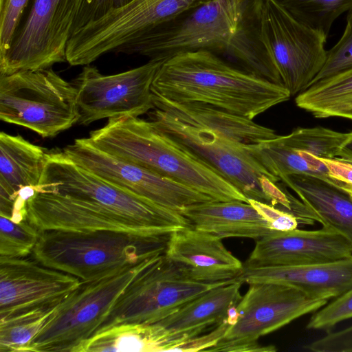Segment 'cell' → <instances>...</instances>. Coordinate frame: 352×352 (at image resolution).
<instances>
[{
  "label": "cell",
  "mask_w": 352,
  "mask_h": 352,
  "mask_svg": "<svg viewBox=\"0 0 352 352\" xmlns=\"http://www.w3.org/2000/svg\"><path fill=\"white\" fill-rule=\"evenodd\" d=\"M151 89L154 96L167 101L205 104L252 120L292 97L283 85L247 72L204 50L165 60Z\"/></svg>",
  "instance_id": "cell-1"
},
{
  "label": "cell",
  "mask_w": 352,
  "mask_h": 352,
  "mask_svg": "<svg viewBox=\"0 0 352 352\" xmlns=\"http://www.w3.org/2000/svg\"><path fill=\"white\" fill-rule=\"evenodd\" d=\"M102 151L173 178L214 201L248 199L211 166L173 140L151 120L122 116L89 133Z\"/></svg>",
  "instance_id": "cell-2"
},
{
  "label": "cell",
  "mask_w": 352,
  "mask_h": 352,
  "mask_svg": "<svg viewBox=\"0 0 352 352\" xmlns=\"http://www.w3.org/2000/svg\"><path fill=\"white\" fill-rule=\"evenodd\" d=\"M170 234L46 230L32 254L44 266L90 281L164 253Z\"/></svg>",
  "instance_id": "cell-3"
},
{
  "label": "cell",
  "mask_w": 352,
  "mask_h": 352,
  "mask_svg": "<svg viewBox=\"0 0 352 352\" xmlns=\"http://www.w3.org/2000/svg\"><path fill=\"white\" fill-rule=\"evenodd\" d=\"M38 191L89 202L153 231L190 226L179 212L116 186L79 166L62 151H47Z\"/></svg>",
  "instance_id": "cell-4"
},
{
  "label": "cell",
  "mask_w": 352,
  "mask_h": 352,
  "mask_svg": "<svg viewBox=\"0 0 352 352\" xmlns=\"http://www.w3.org/2000/svg\"><path fill=\"white\" fill-rule=\"evenodd\" d=\"M76 89L51 67L0 75V119L43 138L78 122Z\"/></svg>",
  "instance_id": "cell-5"
},
{
  "label": "cell",
  "mask_w": 352,
  "mask_h": 352,
  "mask_svg": "<svg viewBox=\"0 0 352 352\" xmlns=\"http://www.w3.org/2000/svg\"><path fill=\"white\" fill-rule=\"evenodd\" d=\"M150 258L96 280L81 281L58 304L28 352H76L100 329L116 301Z\"/></svg>",
  "instance_id": "cell-6"
},
{
  "label": "cell",
  "mask_w": 352,
  "mask_h": 352,
  "mask_svg": "<svg viewBox=\"0 0 352 352\" xmlns=\"http://www.w3.org/2000/svg\"><path fill=\"white\" fill-rule=\"evenodd\" d=\"M246 0H208L150 31L116 52L165 60L180 53L225 54L237 32Z\"/></svg>",
  "instance_id": "cell-7"
},
{
  "label": "cell",
  "mask_w": 352,
  "mask_h": 352,
  "mask_svg": "<svg viewBox=\"0 0 352 352\" xmlns=\"http://www.w3.org/2000/svg\"><path fill=\"white\" fill-rule=\"evenodd\" d=\"M149 113L157 128L211 166L248 199L269 204L260 178L265 175L276 184L278 181L253 156L250 145L162 108L154 107Z\"/></svg>",
  "instance_id": "cell-8"
},
{
  "label": "cell",
  "mask_w": 352,
  "mask_h": 352,
  "mask_svg": "<svg viewBox=\"0 0 352 352\" xmlns=\"http://www.w3.org/2000/svg\"><path fill=\"white\" fill-rule=\"evenodd\" d=\"M208 0H132L71 36L66 61L87 65Z\"/></svg>",
  "instance_id": "cell-9"
},
{
  "label": "cell",
  "mask_w": 352,
  "mask_h": 352,
  "mask_svg": "<svg viewBox=\"0 0 352 352\" xmlns=\"http://www.w3.org/2000/svg\"><path fill=\"white\" fill-rule=\"evenodd\" d=\"M260 39L292 96L313 83L327 58V37L302 23L276 0H260Z\"/></svg>",
  "instance_id": "cell-10"
},
{
  "label": "cell",
  "mask_w": 352,
  "mask_h": 352,
  "mask_svg": "<svg viewBox=\"0 0 352 352\" xmlns=\"http://www.w3.org/2000/svg\"><path fill=\"white\" fill-rule=\"evenodd\" d=\"M235 280L203 283L184 275L161 254L145 266L116 301L100 329L122 323L152 324L210 289Z\"/></svg>",
  "instance_id": "cell-11"
},
{
  "label": "cell",
  "mask_w": 352,
  "mask_h": 352,
  "mask_svg": "<svg viewBox=\"0 0 352 352\" xmlns=\"http://www.w3.org/2000/svg\"><path fill=\"white\" fill-rule=\"evenodd\" d=\"M328 299L315 298L292 286L256 283L250 287L226 318L230 326L223 339L207 351H223L232 345L257 342L298 318L324 306Z\"/></svg>",
  "instance_id": "cell-12"
},
{
  "label": "cell",
  "mask_w": 352,
  "mask_h": 352,
  "mask_svg": "<svg viewBox=\"0 0 352 352\" xmlns=\"http://www.w3.org/2000/svg\"><path fill=\"white\" fill-rule=\"evenodd\" d=\"M80 3L34 0L26 20L0 56V75L47 69L66 61V47Z\"/></svg>",
  "instance_id": "cell-13"
},
{
  "label": "cell",
  "mask_w": 352,
  "mask_h": 352,
  "mask_svg": "<svg viewBox=\"0 0 352 352\" xmlns=\"http://www.w3.org/2000/svg\"><path fill=\"white\" fill-rule=\"evenodd\" d=\"M164 61L146 63L116 74L105 75L85 65L72 82L76 89L78 123L88 125L104 118L140 117L154 108L151 87Z\"/></svg>",
  "instance_id": "cell-14"
},
{
  "label": "cell",
  "mask_w": 352,
  "mask_h": 352,
  "mask_svg": "<svg viewBox=\"0 0 352 352\" xmlns=\"http://www.w3.org/2000/svg\"><path fill=\"white\" fill-rule=\"evenodd\" d=\"M63 151L75 163L103 179L178 212L193 204L214 201L173 178L109 155L87 138L75 140Z\"/></svg>",
  "instance_id": "cell-15"
},
{
  "label": "cell",
  "mask_w": 352,
  "mask_h": 352,
  "mask_svg": "<svg viewBox=\"0 0 352 352\" xmlns=\"http://www.w3.org/2000/svg\"><path fill=\"white\" fill-rule=\"evenodd\" d=\"M80 283L35 259L0 256V317L56 305Z\"/></svg>",
  "instance_id": "cell-16"
},
{
  "label": "cell",
  "mask_w": 352,
  "mask_h": 352,
  "mask_svg": "<svg viewBox=\"0 0 352 352\" xmlns=\"http://www.w3.org/2000/svg\"><path fill=\"white\" fill-rule=\"evenodd\" d=\"M351 256L349 243L325 227L316 230H272L256 240L243 267L321 263Z\"/></svg>",
  "instance_id": "cell-17"
},
{
  "label": "cell",
  "mask_w": 352,
  "mask_h": 352,
  "mask_svg": "<svg viewBox=\"0 0 352 352\" xmlns=\"http://www.w3.org/2000/svg\"><path fill=\"white\" fill-rule=\"evenodd\" d=\"M27 219L39 232L111 230L158 234L96 204L56 192L36 191L27 201Z\"/></svg>",
  "instance_id": "cell-18"
},
{
  "label": "cell",
  "mask_w": 352,
  "mask_h": 352,
  "mask_svg": "<svg viewBox=\"0 0 352 352\" xmlns=\"http://www.w3.org/2000/svg\"><path fill=\"white\" fill-rule=\"evenodd\" d=\"M221 239L192 226L181 228L171 233L164 254L192 280L218 283L237 279L243 264L227 250Z\"/></svg>",
  "instance_id": "cell-19"
},
{
  "label": "cell",
  "mask_w": 352,
  "mask_h": 352,
  "mask_svg": "<svg viewBox=\"0 0 352 352\" xmlns=\"http://www.w3.org/2000/svg\"><path fill=\"white\" fill-rule=\"evenodd\" d=\"M242 283H274L294 287L315 298H336L352 287V256L321 263L243 267Z\"/></svg>",
  "instance_id": "cell-20"
},
{
  "label": "cell",
  "mask_w": 352,
  "mask_h": 352,
  "mask_svg": "<svg viewBox=\"0 0 352 352\" xmlns=\"http://www.w3.org/2000/svg\"><path fill=\"white\" fill-rule=\"evenodd\" d=\"M45 149L19 135L0 133V214L8 218L14 200L32 197L38 189Z\"/></svg>",
  "instance_id": "cell-21"
},
{
  "label": "cell",
  "mask_w": 352,
  "mask_h": 352,
  "mask_svg": "<svg viewBox=\"0 0 352 352\" xmlns=\"http://www.w3.org/2000/svg\"><path fill=\"white\" fill-rule=\"evenodd\" d=\"M194 228L221 239L258 240L272 232L268 223L249 203L211 201L187 206L180 212Z\"/></svg>",
  "instance_id": "cell-22"
},
{
  "label": "cell",
  "mask_w": 352,
  "mask_h": 352,
  "mask_svg": "<svg viewBox=\"0 0 352 352\" xmlns=\"http://www.w3.org/2000/svg\"><path fill=\"white\" fill-rule=\"evenodd\" d=\"M243 283L236 280L216 287L184 304L157 322L168 333L188 340L210 326L223 322L242 296Z\"/></svg>",
  "instance_id": "cell-23"
},
{
  "label": "cell",
  "mask_w": 352,
  "mask_h": 352,
  "mask_svg": "<svg viewBox=\"0 0 352 352\" xmlns=\"http://www.w3.org/2000/svg\"><path fill=\"white\" fill-rule=\"evenodd\" d=\"M293 190L322 227L342 235L352 247V197L317 177L292 175L281 180Z\"/></svg>",
  "instance_id": "cell-24"
},
{
  "label": "cell",
  "mask_w": 352,
  "mask_h": 352,
  "mask_svg": "<svg viewBox=\"0 0 352 352\" xmlns=\"http://www.w3.org/2000/svg\"><path fill=\"white\" fill-rule=\"evenodd\" d=\"M186 340L168 333L157 323H122L99 329L76 352L169 351Z\"/></svg>",
  "instance_id": "cell-25"
},
{
  "label": "cell",
  "mask_w": 352,
  "mask_h": 352,
  "mask_svg": "<svg viewBox=\"0 0 352 352\" xmlns=\"http://www.w3.org/2000/svg\"><path fill=\"white\" fill-rule=\"evenodd\" d=\"M260 0H246L243 16L226 54L239 68L271 82L283 85L278 72L259 36Z\"/></svg>",
  "instance_id": "cell-26"
},
{
  "label": "cell",
  "mask_w": 352,
  "mask_h": 352,
  "mask_svg": "<svg viewBox=\"0 0 352 352\" xmlns=\"http://www.w3.org/2000/svg\"><path fill=\"white\" fill-rule=\"evenodd\" d=\"M251 153L278 182L292 175H309L337 186L339 181L329 177V170L318 157L291 147L280 135L250 146Z\"/></svg>",
  "instance_id": "cell-27"
},
{
  "label": "cell",
  "mask_w": 352,
  "mask_h": 352,
  "mask_svg": "<svg viewBox=\"0 0 352 352\" xmlns=\"http://www.w3.org/2000/svg\"><path fill=\"white\" fill-rule=\"evenodd\" d=\"M295 102L316 118L352 120V67L314 82Z\"/></svg>",
  "instance_id": "cell-28"
},
{
  "label": "cell",
  "mask_w": 352,
  "mask_h": 352,
  "mask_svg": "<svg viewBox=\"0 0 352 352\" xmlns=\"http://www.w3.org/2000/svg\"><path fill=\"white\" fill-rule=\"evenodd\" d=\"M58 305L0 317V352H28Z\"/></svg>",
  "instance_id": "cell-29"
},
{
  "label": "cell",
  "mask_w": 352,
  "mask_h": 352,
  "mask_svg": "<svg viewBox=\"0 0 352 352\" xmlns=\"http://www.w3.org/2000/svg\"><path fill=\"white\" fill-rule=\"evenodd\" d=\"M292 16L327 37L334 21L352 10V0H276Z\"/></svg>",
  "instance_id": "cell-30"
},
{
  "label": "cell",
  "mask_w": 352,
  "mask_h": 352,
  "mask_svg": "<svg viewBox=\"0 0 352 352\" xmlns=\"http://www.w3.org/2000/svg\"><path fill=\"white\" fill-rule=\"evenodd\" d=\"M350 135L351 132H339L318 126L297 127L280 136L285 143L294 148L321 158H336Z\"/></svg>",
  "instance_id": "cell-31"
},
{
  "label": "cell",
  "mask_w": 352,
  "mask_h": 352,
  "mask_svg": "<svg viewBox=\"0 0 352 352\" xmlns=\"http://www.w3.org/2000/svg\"><path fill=\"white\" fill-rule=\"evenodd\" d=\"M40 232L28 219L19 223L0 214V256L23 258L32 253Z\"/></svg>",
  "instance_id": "cell-32"
},
{
  "label": "cell",
  "mask_w": 352,
  "mask_h": 352,
  "mask_svg": "<svg viewBox=\"0 0 352 352\" xmlns=\"http://www.w3.org/2000/svg\"><path fill=\"white\" fill-rule=\"evenodd\" d=\"M351 67L352 10L347 12L346 23L342 35L338 42L327 50L324 65L313 83Z\"/></svg>",
  "instance_id": "cell-33"
},
{
  "label": "cell",
  "mask_w": 352,
  "mask_h": 352,
  "mask_svg": "<svg viewBox=\"0 0 352 352\" xmlns=\"http://www.w3.org/2000/svg\"><path fill=\"white\" fill-rule=\"evenodd\" d=\"M352 318V287L316 311L307 323L309 329H329Z\"/></svg>",
  "instance_id": "cell-34"
},
{
  "label": "cell",
  "mask_w": 352,
  "mask_h": 352,
  "mask_svg": "<svg viewBox=\"0 0 352 352\" xmlns=\"http://www.w3.org/2000/svg\"><path fill=\"white\" fill-rule=\"evenodd\" d=\"M28 1L3 0L0 2V56L8 50Z\"/></svg>",
  "instance_id": "cell-35"
},
{
  "label": "cell",
  "mask_w": 352,
  "mask_h": 352,
  "mask_svg": "<svg viewBox=\"0 0 352 352\" xmlns=\"http://www.w3.org/2000/svg\"><path fill=\"white\" fill-rule=\"evenodd\" d=\"M131 1L80 0L78 11L72 28L73 33L90 22L101 18L111 10L122 7Z\"/></svg>",
  "instance_id": "cell-36"
},
{
  "label": "cell",
  "mask_w": 352,
  "mask_h": 352,
  "mask_svg": "<svg viewBox=\"0 0 352 352\" xmlns=\"http://www.w3.org/2000/svg\"><path fill=\"white\" fill-rule=\"evenodd\" d=\"M303 348L314 352H352V326L338 331L329 332Z\"/></svg>",
  "instance_id": "cell-37"
},
{
  "label": "cell",
  "mask_w": 352,
  "mask_h": 352,
  "mask_svg": "<svg viewBox=\"0 0 352 352\" xmlns=\"http://www.w3.org/2000/svg\"><path fill=\"white\" fill-rule=\"evenodd\" d=\"M248 203L268 223L270 229L278 231H289L297 228L299 222L292 214L255 199H248Z\"/></svg>",
  "instance_id": "cell-38"
},
{
  "label": "cell",
  "mask_w": 352,
  "mask_h": 352,
  "mask_svg": "<svg viewBox=\"0 0 352 352\" xmlns=\"http://www.w3.org/2000/svg\"><path fill=\"white\" fill-rule=\"evenodd\" d=\"M229 326V323L225 320L223 322L218 324L217 327L212 331L205 336H197L175 344L169 351L195 352L208 351L223 339Z\"/></svg>",
  "instance_id": "cell-39"
},
{
  "label": "cell",
  "mask_w": 352,
  "mask_h": 352,
  "mask_svg": "<svg viewBox=\"0 0 352 352\" xmlns=\"http://www.w3.org/2000/svg\"><path fill=\"white\" fill-rule=\"evenodd\" d=\"M319 158L327 166L331 179L352 185L351 163L336 158Z\"/></svg>",
  "instance_id": "cell-40"
},
{
  "label": "cell",
  "mask_w": 352,
  "mask_h": 352,
  "mask_svg": "<svg viewBox=\"0 0 352 352\" xmlns=\"http://www.w3.org/2000/svg\"><path fill=\"white\" fill-rule=\"evenodd\" d=\"M336 158L342 161L352 162V131H351V135L348 140L345 142L338 157Z\"/></svg>",
  "instance_id": "cell-41"
},
{
  "label": "cell",
  "mask_w": 352,
  "mask_h": 352,
  "mask_svg": "<svg viewBox=\"0 0 352 352\" xmlns=\"http://www.w3.org/2000/svg\"><path fill=\"white\" fill-rule=\"evenodd\" d=\"M3 0H0V2L2 1Z\"/></svg>",
  "instance_id": "cell-42"
},
{
  "label": "cell",
  "mask_w": 352,
  "mask_h": 352,
  "mask_svg": "<svg viewBox=\"0 0 352 352\" xmlns=\"http://www.w3.org/2000/svg\"><path fill=\"white\" fill-rule=\"evenodd\" d=\"M350 163H351V164H352V162H350Z\"/></svg>",
  "instance_id": "cell-43"
}]
</instances>
